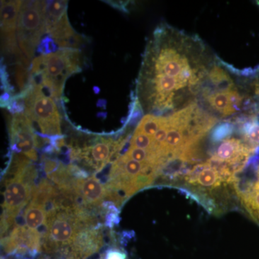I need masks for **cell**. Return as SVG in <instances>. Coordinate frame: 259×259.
<instances>
[{"label": "cell", "instance_id": "6da1fadb", "mask_svg": "<svg viewBox=\"0 0 259 259\" xmlns=\"http://www.w3.org/2000/svg\"><path fill=\"white\" fill-rule=\"evenodd\" d=\"M214 64L199 37L161 24L146 44L136 102L146 115L180 111L197 102Z\"/></svg>", "mask_w": 259, "mask_h": 259}, {"label": "cell", "instance_id": "7a4b0ae2", "mask_svg": "<svg viewBox=\"0 0 259 259\" xmlns=\"http://www.w3.org/2000/svg\"><path fill=\"white\" fill-rule=\"evenodd\" d=\"M238 175L231 167L209 157L181 170L169 185L180 189L210 214L220 216L239 207L236 192Z\"/></svg>", "mask_w": 259, "mask_h": 259}, {"label": "cell", "instance_id": "3957f363", "mask_svg": "<svg viewBox=\"0 0 259 259\" xmlns=\"http://www.w3.org/2000/svg\"><path fill=\"white\" fill-rule=\"evenodd\" d=\"M81 55L78 49H60L37 56L32 61L30 84L39 87L51 98L59 100L66 79L81 71Z\"/></svg>", "mask_w": 259, "mask_h": 259}, {"label": "cell", "instance_id": "277c9868", "mask_svg": "<svg viewBox=\"0 0 259 259\" xmlns=\"http://www.w3.org/2000/svg\"><path fill=\"white\" fill-rule=\"evenodd\" d=\"M46 1H22L17 23L18 47L24 56L31 60L46 28Z\"/></svg>", "mask_w": 259, "mask_h": 259}, {"label": "cell", "instance_id": "5b68a950", "mask_svg": "<svg viewBox=\"0 0 259 259\" xmlns=\"http://www.w3.org/2000/svg\"><path fill=\"white\" fill-rule=\"evenodd\" d=\"M20 95L25 99V114L32 124H36L41 137L59 136L61 134V115L54 100L30 83Z\"/></svg>", "mask_w": 259, "mask_h": 259}, {"label": "cell", "instance_id": "8992f818", "mask_svg": "<svg viewBox=\"0 0 259 259\" xmlns=\"http://www.w3.org/2000/svg\"><path fill=\"white\" fill-rule=\"evenodd\" d=\"M14 177L6 184L4 192L5 218L8 226L32 198V182L35 171L26 157H17Z\"/></svg>", "mask_w": 259, "mask_h": 259}, {"label": "cell", "instance_id": "52a82bcc", "mask_svg": "<svg viewBox=\"0 0 259 259\" xmlns=\"http://www.w3.org/2000/svg\"><path fill=\"white\" fill-rule=\"evenodd\" d=\"M84 225L76 211L55 209L48 213L44 238L46 248L52 249L62 245H72L75 237Z\"/></svg>", "mask_w": 259, "mask_h": 259}, {"label": "cell", "instance_id": "ba28073f", "mask_svg": "<svg viewBox=\"0 0 259 259\" xmlns=\"http://www.w3.org/2000/svg\"><path fill=\"white\" fill-rule=\"evenodd\" d=\"M236 192L240 208L259 226V151L237 176Z\"/></svg>", "mask_w": 259, "mask_h": 259}, {"label": "cell", "instance_id": "9c48e42d", "mask_svg": "<svg viewBox=\"0 0 259 259\" xmlns=\"http://www.w3.org/2000/svg\"><path fill=\"white\" fill-rule=\"evenodd\" d=\"M199 99L211 113L224 118L239 112L243 103V97L235 83L218 88L205 86Z\"/></svg>", "mask_w": 259, "mask_h": 259}, {"label": "cell", "instance_id": "30bf717a", "mask_svg": "<svg viewBox=\"0 0 259 259\" xmlns=\"http://www.w3.org/2000/svg\"><path fill=\"white\" fill-rule=\"evenodd\" d=\"M127 139L114 141L111 138H98L90 146L73 151V156L86 162L97 171L102 169L125 146Z\"/></svg>", "mask_w": 259, "mask_h": 259}, {"label": "cell", "instance_id": "8fae6325", "mask_svg": "<svg viewBox=\"0 0 259 259\" xmlns=\"http://www.w3.org/2000/svg\"><path fill=\"white\" fill-rule=\"evenodd\" d=\"M11 147L15 153H22L28 159L37 158L38 140L31 120L25 113L16 114L10 126Z\"/></svg>", "mask_w": 259, "mask_h": 259}, {"label": "cell", "instance_id": "7c38bea8", "mask_svg": "<svg viewBox=\"0 0 259 259\" xmlns=\"http://www.w3.org/2000/svg\"><path fill=\"white\" fill-rule=\"evenodd\" d=\"M22 1H1L2 49L13 58L21 54L17 44L16 29Z\"/></svg>", "mask_w": 259, "mask_h": 259}, {"label": "cell", "instance_id": "4fadbf2b", "mask_svg": "<svg viewBox=\"0 0 259 259\" xmlns=\"http://www.w3.org/2000/svg\"><path fill=\"white\" fill-rule=\"evenodd\" d=\"M47 33L60 49H79L82 47L86 39L83 35L75 31L70 25L67 14L65 15Z\"/></svg>", "mask_w": 259, "mask_h": 259}, {"label": "cell", "instance_id": "5bb4252c", "mask_svg": "<svg viewBox=\"0 0 259 259\" xmlns=\"http://www.w3.org/2000/svg\"><path fill=\"white\" fill-rule=\"evenodd\" d=\"M74 190L78 199H81L84 205H100L107 197V188L96 177L79 179L74 182Z\"/></svg>", "mask_w": 259, "mask_h": 259}, {"label": "cell", "instance_id": "9a60e30c", "mask_svg": "<svg viewBox=\"0 0 259 259\" xmlns=\"http://www.w3.org/2000/svg\"><path fill=\"white\" fill-rule=\"evenodd\" d=\"M101 234L95 229L84 228L81 230L73 241V251L75 255L89 256L99 250L102 245Z\"/></svg>", "mask_w": 259, "mask_h": 259}, {"label": "cell", "instance_id": "2e32d148", "mask_svg": "<svg viewBox=\"0 0 259 259\" xmlns=\"http://www.w3.org/2000/svg\"><path fill=\"white\" fill-rule=\"evenodd\" d=\"M24 221L25 228L32 233H38L42 227L46 230L48 221L47 207L30 202L25 209Z\"/></svg>", "mask_w": 259, "mask_h": 259}, {"label": "cell", "instance_id": "e0dca14e", "mask_svg": "<svg viewBox=\"0 0 259 259\" xmlns=\"http://www.w3.org/2000/svg\"><path fill=\"white\" fill-rule=\"evenodd\" d=\"M68 1H46V28L47 32L67 14Z\"/></svg>", "mask_w": 259, "mask_h": 259}, {"label": "cell", "instance_id": "ac0fdd59", "mask_svg": "<svg viewBox=\"0 0 259 259\" xmlns=\"http://www.w3.org/2000/svg\"><path fill=\"white\" fill-rule=\"evenodd\" d=\"M56 44L51 37H46L42 39L41 42L37 47V51L40 55H48L56 52Z\"/></svg>", "mask_w": 259, "mask_h": 259}, {"label": "cell", "instance_id": "d6986e66", "mask_svg": "<svg viewBox=\"0 0 259 259\" xmlns=\"http://www.w3.org/2000/svg\"><path fill=\"white\" fill-rule=\"evenodd\" d=\"M104 259H127L125 252L117 248L109 249L105 253Z\"/></svg>", "mask_w": 259, "mask_h": 259}, {"label": "cell", "instance_id": "ffe728a7", "mask_svg": "<svg viewBox=\"0 0 259 259\" xmlns=\"http://www.w3.org/2000/svg\"><path fill=\"white\" fill-rule=\"evenodd\" d=\"M255 94H256V95H258V97H259V83L258 85H257L256 88H255Z\"/></svg>", "mask_w": 259, "mask_h": 259}]
</instances>
